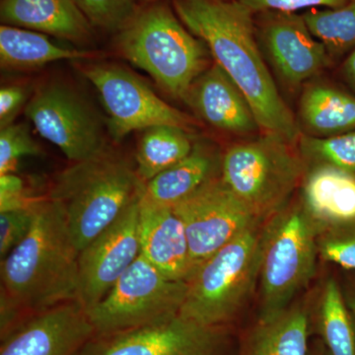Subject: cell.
<instances>
[{
	"mask_svg": "<svg viewBox=\"0 0 355 355\" xmlns=\"http://www.w3.org/2000/svg\"><path fill=\"white\" fill-rule=\"evenodd\" d=\"M308 355H330V354H329L328 350H327L321 340V343H315L314 347H309Z\"/></svg>",
	"mask_w": 355,
	"mask_h": 355,
	"instance_id": "obj_37",
	"label": "cell"
},
{
	"mask_svg": "<svg viewBox=\"0 0 355 355\" xmlns=\"http://www.w3.org/2000/svg\"><path fill=\"white\" fill-rule=\"evenodd\" d=\"M172 209L183 222L193 272L247 229L263 223L222 181L220 175Z\"/></svg>",
	"mask_w": 355,
	"mask_h": 355,
	"instance_id": "obj_9",
	"label": "cell"
},
{
	"mask_svg": "<svg viewBox=\"0 0 355 355\" xmlns=\"http://www.w3.org/2000/svg\"><path fill=\"white\" fill-rule=\"evenodd\" d=\"M298 198L318 233L355 220V175L330 167H307Z\"/></svg>",
	"mask_w": 355,
	"mask_h": 355,
	"instance_id": "obj_18",
	"label": "cell"
},
{
	"mask_svg": "<svg viewBox=\"0 0 355 355\" xmlns=\"http://www.w3.org/2000/svg\"><path fill=\"white\" fill-rule=\"evenodd\" d=\"M188 130L170 125L148 128L142 135L137 153V170L144 184L190 154L195 142Z\"/></svg>",
	"mask_w": 355,
	"mask_h": 355,
	"instance_id": "obj_25",
	"label": "cell"
},
{
	"mask_svg": "<svg viewBox=\"0 0 355 355\" xmlns=\"http://www.w3.org/2000/svg\"><path fill=\"white\" fill-rule=\"evenodd\" d=\"M340 76L350 92L355 95V51L343 60L340 67Z\"/></svg>",
	"mask_w": 355,
	"mask_h": 355,
	"instance_id": "obj_35",
	"label": "cell"
},
{
	"mask_svg": "<svg viewBox=\"0 0 355 355\" xmlns=\"http://www.w3.org/2000/svg\"><path fill=\"white\" fill-rule=\"evenodd\" d=\"M263 223L247 229L198 266L188 282L180 315L223 328L241 312L259 284Z\"/></svg>",
	"mask_w": 355,
	"mask_h": 355,
	"instance_id": "obj_7",
	"label": "cell"
},
{
	"mask_svg": "<svg viewBox=\"0 0 355 355\" xmlns=\"http://www.w3.org/2000/svg\"><path fill=\"white\" fill-rule=\"evenodd\" d=\"M43 139L55 144L72 163L106 153L101 125L85 103L58 84L43 86L25 110Z\"/></svg>",
	"mask_w": 355,
	"mask_h": 355,
	"instance_id": "obj_11",
	"label": "cell"
},
{
	"mask_svg": "<svg viewBox=\"0 0 355 355\" xmlns=\"http://www.w3.org/2000/svg\"><path fill=\"white\" fill-rule=\"evenodd\" d=\"M146 1L153 2V1H156V0H146Z\"/></svg>",
	"mask_w": 355,
	"mask_h": 355,
	"instance_id": "obj_38",
	"label": "cell"
},
{
	"mask_svg": "<svg viewBox=\"0 0 355 355\" xmlns=\"http://www.w3.org/2000/svg\"><path fill=\"white\" fill-rule=\"evenodd\" d=\"M315 324L330 355H355V322L334 277L324 282L317 299Z\"/></svg>",
	"mask_w": 355,
	"mask_h": 355,
	"instance_id": "obj_24",
	"label": "cell"
},
{
	"mask_svg": "<svg viewBox=\"0 0 355 355\" xmlns=\"http://www.w3.org/2000/svg\"><path fill=\"white\" fill-rule=\"evenodd\" d=\"M318 235L298 196L263 224L259 319L277 316L309 286L320 258Z\"/></svg>",
	"mask_w": 355,
	"mask_h": 355,
	"instance_id": "obj_5",
	"label": "cell"
},
{
	"mask_svg": "<svg viewBox=\"0 0 355 355\" xmlns=\"http://www.w3.org/2000/svg\"><path fill=\"white\" fill-rule=\"evenodd\" d=\"M2 22L71 42L90 34V22L74 0H2Z\"/></svg>",
	"mask_w": 355,
	"mask_h": 355,
	"instance_id": "obj_19",
	"label": "cell"
},
{
	"mask_svg": "<svg viewBox=\"0 0 355 355\" xmlns=\"http://www.w3.org/2000/svg\"><path fill=\"white\" fill-rule=\"evenodd\" d=\"M222 329L179 314L132 330L95 336L78 355H222Z\"/></svg>",
	"mask_w": 355,
	"mask_h": 355,
	"instance_id": "obj_13",
	"label": "cell"
},
{
	"mask_svg": "<svg viewBox=\"0 0 355 355\" xmlns=\"http://www.w3.org/2000/svg\"><path fill=\"white\" fill-rule=\"evenodd\" d=\"M89 57L87 51L51 43L42 33L6 24L0 27V60L9 69H35L58 60Z\"/></svg>",
	"mask_w": 355,
	"mask_h": 355,
	"instance_id": "obj_23",
	"label": "cell"
},
{
	"mask_svg": "<svg viewBox=\"0 0 355 355\" xmlns=\"http://www.w3.org/2000/svg\"><path fill=\"white\" fill-rule=\"evenodd\" d=\"M0 211V259H4L27 237L34 223L35 207Z\"/></svg>",
	"mask_w": 355,
	"mask_h": 355,
	"instance_id": "obj_31",
	"label": "cell"
},
{
	"mask_svg": "<svg viewBox=\"0 0 355 355\" xmlns=\"http://www.w3.org/2000/svg\"><path fill=\"white\" fill-rule=\"evenodd\" d=\"M318 250L320 259L355 272V220L319 233Z\"/></svg>",
	"mask_w": 355,
	"mask_h": 355,
	"instance_id": "obj_28",
	"label": "cell"
},
{
	"mask_svg": "<svg viewBox=\"0 0 355 355\" xmlns=\"http://www.w3.org/2000/svg\"><path fill=\"white\" fill-rule=\"evenodd\" d=\"M37 198L26 195L24 182L13 173L0 175V211L30 207Z\"/></svg>",
	"mask_w": 355,
	"mask_h": 355,
	"instance_id": "obj_33",
	"label": "cell"
},
{
	"mask_svg": "<svg viewBox=\"0 0 355 355\" xmlns=\"http://www.w3.org/2000/svg\"><path fill=\"white\" fill-rule=\"evenodd\" d=\"M298 125L301 133L328 137L355 130V95L328 83L303 86L299 102Z\"/></svg>",
	"mask_w": 355,
	"mask_h": 355,
	"instance_id": "obj_21",
	"label": "cell"
},
{
	"mask_svg": "<svg viewBox=\"0 0 355 355\" xmlns=\"http://www.w3.org/2000/svg\"><path fill=\"white\" fill-rule=\"evenodd\" d=\"M90 24L106 30L125 27L132 19L135 0H74Z\"/></svg>",
	"mask_w": 355,
	"mask_h": 355,
	"instance_id": "obj_30",
	"label": "cell"
},
{
	"mask_svg": "<svg viewBox=\"0 0 355 355\" xmlns=\"http://www.w3.org/2000/svg\"><path fill=\"white\" fill-rule=\"evenodd\" d=\"M83 70L99 93L114 139L159 125L190 130L191 121L186 114L163 101L127 70L106 64L91 65Z\"/></svg>",
	"mask_w": 355,
	"mask_h": 355,
	"instance_id": "obj_10",
	"label": "cell"
},
{
	"mask_svg": "<svg viewBox=\"0 0 355 355\" xmlns=\"http://www.w3.org/2000/svg\"><path fill=\"white\" fill-rule=\"evenodd\" d=\"M41 148L25 125H11L0 132V175L14 173L18 161L25 156H37Z\"/></svg>",
	"mask_w": 355,
	"mask_h": 355,
	"instance_id": "obj_29",
	"label": "cell"
},
{
	"mask_svg": "<svg viewBox=\"0 0 355 355\" xmlns=\"http://www.w3.org/2000/svg\"><path fill=\"white\" fill-rule=\"evenodd\" d=\"M79 253L58 203L39 198L31 231L0 265L1 336L21 315L78 301Z\"/></svg>",
	"mask_w": 355,
	"mask_h": 355,
	"instance_id": "obj_2",
	"label": "cell"
},
{
	"mask_svg": "<svg viewBox=\"0 0 355 355\" xmlns=\"http://www.w3.org/2000/svg\"><path fill=\"white\" fill-rule=\"evenodd\" d=\"M254 26L266 64L289 90L303 87L333 62L302 14L263 11L254 13Z\"/></svg>",
	"mask_w": 355,
	"mask_h": 355,
	"instance_id": "obj_12",
	"label": "cell"
},
{
	"mask_svg": "<svg viewBox=\"0 0 355 355\" xmlns=\"http://www.w3.org/2000/svg\"><path fill=\"white\" fill-rule=\"evenodd\" d=\"M184 101L220 132L238 137L261 132L247 98L216 62L198 76Z\"/></svg>",
	"mask_w": 355,
	"mask_h": 355,
	"instance_id": "obj_17",
	"label": "cell"
},
{
	"mask_svg": "<svg viewBox=\"0 0 355 355\" xmlns=\"http://www.w3.org/2000/svg\"><path fill=\"white\" fill-rule=\"evenodd\" d=\"M119 43L132 64L179 99H186L191 85L209 67L207 44L167 6H153L133 17L123 27Z\"/></svg>",
	"mask_w": 355,
	"mask_h": 355,
	"instance_id": "obj_6",
	"label": "cell"
},
{
	"mask_svg": "<svg viewBox=\"0 0 355 355\" xmlns=\"http://www.w3.org/2000/svg\"><path fill=\"white\" fill-rule=\"evenodd\" d=\"M254 13L263 11L299 12L316 8H338L352 0H238Z\"/></svg>",
	"mask_w": 355,
	"mask_h": 355,
	"instance_id": "obj_32",
	"label": "cell"
},
{
	"mask_svg": "<svg viewBox=\"0 0 355 355\" xmlns=\"http://www.w3.org/2000/svg\"><path fill=\"white\" fill-rule=\"evenodd\" d=\"M221 158L209 142L196 141L187 157L146 184L142 196L156 205L173 207L220 175Z\"/></svg>",
	"mask_w": 355,
	"mask_h": 355,
	"instance_id": "obj_20",
	"label": "cell"
},
{
	"mask_svg": "<svg viewBox=\"0 0 355 355\" xmlns=\"http://www.w3.org/2000/svg\"><path fill=\"white\" fill-rule=\"evenodd\" d=\"M313 36L324 44L331 62L355 51V0L338 8L309 9L302 13Z\"/></svg>",
	"mask_w": 355,
	"mask_h": 355,
	"instance_id": "obj_26",
	"label": "cell"
},
{
	"mask_svg": "<svg viewBox=\"0 0 355 355\" xmlns=\"http://www.w3.org/2000/svg\"><path fill=\"white\" fill-rule=\"evenodd\" d=\"M187 291V282L169 279L140 254L86 314L95 336L112 335L177 316Z\"/></svg>",
	"mask_w": 355,
	"mask_h": 355,
	"instance_id": "obj_8",
	"label": "cell"
},
{
	"mask_svg": "<svg viewBox=\"0 0 355 355\" xmlns=\"http://www.w3.org/2000/svg\"><path fill=\"white\" fill-rule=\"evenodd\" d=\"M140 254L163 275L188 284L193 273L190 247L183 222L172 207L140 198Z\"/></svg>",
	"mask_w": 355,
	"mask_h": 355,
	"instance_id": "obj_16",
	"label": "cell"
},
{
	"mask_svg": "<svg viewBox=\"0 0 355 355\" xmlns=\"http://www.w3.org/2000/svg\"><path fill=\"white\" fill-rule=\"evenodd\" d=\"M311 315L294 302L270 319L258 320L243 343L241 355H308Z\"/></svg>",
	"mask_w": 355,
	"mask_h": 355,
	"instance_id": "obj_22",
	"label": "cell"
},
{
	"mask_svg": "<svg viewBox=\"0 0 355 355\" xmlns=\"http://www.w3.org/2000/svg\"><path fill=\"white\" fill-rule=\"evenodd\" d=\"M307 171L296 144L282 135L261 132L229 146L220 177L261 222L291 202Z\"/></svg>",
	"mask_w": 355,
	"mask_h": 355,
	"instance_id": "obj_4",
	"label": "cell"
},
{
	"mask_svg": "<svg viewBox=\"0 0 355 355\" xmlns=\"http://www.w3.org/2000/svg\"><path fill=\"white\" fill-rule=\"evenodd\" d=\"M179 19L242 91L261 132L297 144L298 121L287 106L257 40L254 13L238 0H174Z\"/></svg>",
	"mask_w": 355,
	"mask_h": 355,
	"instance_id": "obj_1",
	"label": "cell"
},
{
	"mask_svg": "<svg viewBox=\"0 0 355 355\" xmlns=\"http://www.w3.org/2000/svg\"><path fill=\"white\" fill-rule=\"evenodd\" d=\"M26 99L24 89L20 86H6L0 90V125L1 128L11 125Z\"/></svg>",
	"mask_w": 355,
	"mask_h": 355,
	"instance_id": "obj_34",
	"label": "cell"
},
{
	"mask_svg": "<svg viewBox=\"0 0 355 355\" xmlns=\"http://www.w3.org/2000/svg\"><path fill=\"white\" fill-rule=\"evenodd\" d=\"M94 336L83 305L70 301L16 324L2 336L0 355H78Z\"/></svg>",
	"mask_w": 355,
	"mask_h": 355,
	"instance_id": "obj_15",
	"label": "cell"
},
{
	"mask_svg": "<svg viewBox=\"0 0 355 355\" xmlns=\"http://www.w3.org/2000/svg\"><path fill=\"white\" fill-rule=\"evenodd\" d=\"M144 187L127 160L107 150L58 173L48 198L62 210L80 252L142 195Z\"/></svg>",
	"mask_w": 355,
	"mask_h": 355,
	"instance_id": "obj_3",
	"label": "cell"
},
{
	"mask_svg": "<svg viewBox=\"0 0 355 355\" xmlns=\"http://www.w3.org/2000/svg\"><path fill=\"white\" fill-rule=\"evenodd\" d=\"M296 146L307 167L330 166L355 175V130L328 137L301 133Z\"/></svg>",
	"mask_w": 355,
	"mask_h": 355,
	"instance_id": "obj_27",
	"label": "cell"
},
{
	"mask_svg": "<svg viewBox=\"0 0 355 355\" xmlns=\"http://www.w3.org/2000/svg\"><path fill=\"white\" fill-rule=\"evenodd\" d=\"M141 196L79 253L78 302L85 311L98 304L140 256Z\"/></svg>",
	"mask_w": 355,
	"mask_h": 355,
	"instance_id": "obj_14",
	"label": "cell"
},
{
	"mask_svg": "<svg viewBox=\"0 0 355 355\" xmlns=\"http://www.w3.org/2000/svg\"><path fill=\"white\" fill-rule=\"evenodd\" d=\"M343 297L355 322V273L349 275L342 284Z\"/></svg>",
	"mask_w": 355,
	"mask_h": 355,
	"instance_id": "obj_36",
	"label": "cell"
}]
</instances>
